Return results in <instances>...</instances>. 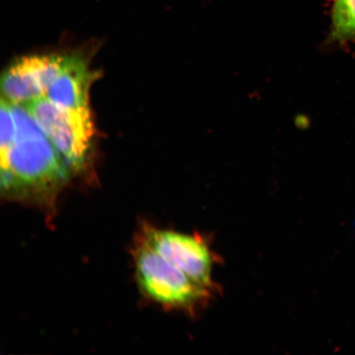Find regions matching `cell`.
<instances>
[{
	"mask_svg": "<svg viewBox=\"0 0 355 355\" xmlns=\"http://www.w3.org/2000/svg\"><path fill=\"white\" fill-rule=\"evenodd\" d=\"M72 55L42 54L25 56L8 67L1 78L3 98L24 105L46 94Z\"/></svg>",
	"mask_w": 355,
	"mask_h": 355,
	"instance_id": "277c9868",
	"label": "cell"
},
{
	"mask_svg": "<svg viewBox=\"0 0 355 355\" xmlns=\"http://www.w3.org/2000/svg\"><path fill=\"white\" fill-rule=\"evenodd\" d=\"M72 168L41 127L17 132L1 165V188L7 198L51 205Z\"/></svg>",
	"mask_w": 355,
	"mask_h": 355,
	"instance_id": "6da1fadb",
	"label": "cell"
},
{
	"mask_svg": "<svg viewBox=\"0 0 355 355\" xmlns=\"http://www.w3.org/2000/svg\"><path fill=\"white\" fill-rule=\"evenodd\" d=\"M329 42L355 51V0H333Z\"/></svg>",
	"mask_w": 355,
	"mask_h": 355,
	"instance_id": "52a82bcc",
	"label": "cell"
},
{
	"mask_svg": "<svg viewBox=\"0 0 355 355\" xmlns=\"http://www.w3.org/2000/svg\"><path fill=\"white\" fill-rule=\"evenodd\" d=\"M135 257L139 285L157 303L190 309L207 296L208 288L198 285L168 263L143 237L137 244Z\"/></svg>",
	"mask_w": 355,
	"mask_h": 355,
	"instance_id": "3957f363",
	"label": "cell"
},
{
	"mask_svg": "<svg viewBox=\"0 0 355 355\" xmlns=\"http://www.w3.org/2000/svg\"><path fill=\"white\" fill-rule=\"evenodd\" d=\"M143 237L168 263L204 288L211 286L212 256L198 236L146 227Z\"/></svg>",
	"mask_w": 355,
	"mask_h": 355,
	"instance_id": "5b68a950",
	"label": "cell"
},
{
	"mask_svg": "<svg viewBox=\"0 0 355 355\" xmlns=\"http://www.w3.org/2000/svg\"><path fill=\"white\" fill-rule=\"evenodd\" d=\"M92 76L81 58L72 55L59 76L47 89L46 98L64 109L89 108V89Z\"/></svg>",
	"mask_w": 355,
	"mask_h": 355,
	"instance_id": "8992f818",
	"label": "cell"
},
{
	"mask_svg": "<svg viewBox=\"0 0 355 355\" xmlns=\"http://www.w3.org/2000/svg\"><path fill=\"white\" fill-rule=\"evenodd\" d=\"M0 155H1V165L7 161L8 155L15 144L17 137L15 119L12 113L10 102L1 99V109H0Z\"/></svg>",
	"mask_w": 355,
	"mask_h": 355,
	"instance_id": "ba28073f",
	"label": "cell"
},
{
	"mask_svg": "<svg viewBox=\"0 0 355 355\" xmlns=\"http://www.w3.org/2000/svg\"><path fill=\"white\" fill-rule=\"evenodd\" d=\"M21 105L32 114L72 171L83 167L94 133L90 110L61 108L46 96Z\"/></svg>",
	"mask_w": 355,
	"mask_h": 355,
	"instance_id": "7a4b0ae2",
	"label": "cell"
}]
</instances>
